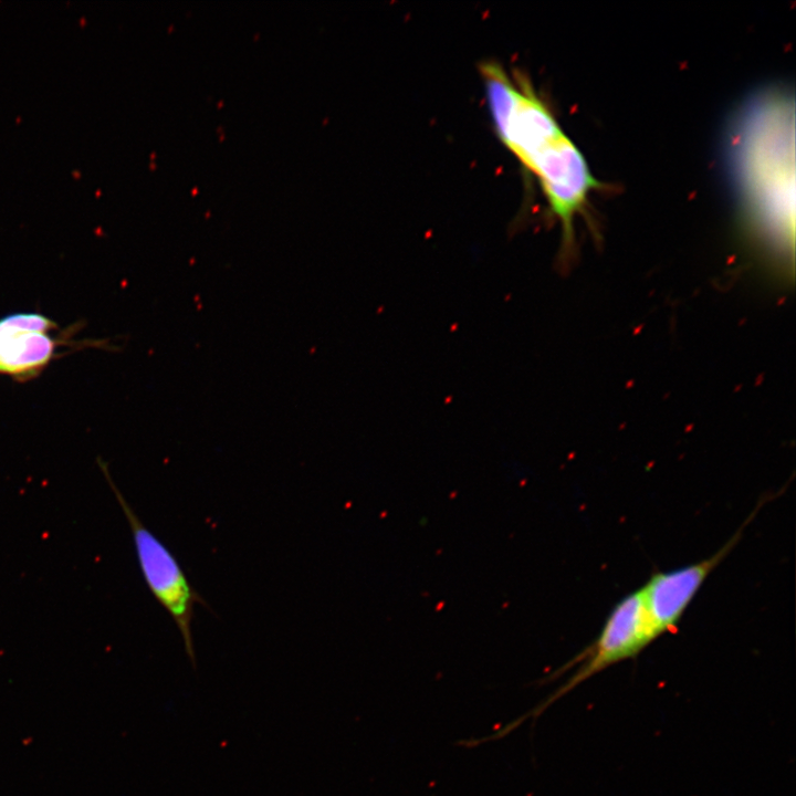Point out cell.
Listing matches in <instances>:
<instances>
[{"instance_id":"7a4b0ae2","label":"cell","mask_w":796,"mask_h":796,"mask_svg":"<svg viewBox=\"0 0 796 796\" xmlns=\"http://www.w3.org/2000/svg\"><path fill=\"white\" fill-rule=\"evenodd\" d=\"M101 469L129 525L144 582L176 624L186 653L196 666L191 622L196 605H206V601L188 580L176 556L138 517L107 468L101 465Z\"/></svg>"},{"instance_id":"5b68a950","label":"cell","mask_w":796,"mask_h":796,"mask_svg":"<svg viewBox=\"0 0 796 796\" xmlns=\"http://www.w3.org/2000/svg\"><path fill=\"white\" fill-rule=\"evenodd\" d=\"M764 502L756 505L742 526L713 555L670 570L656 572L639 588L657 639L678 627L709 575L737 545Z\"/></svg>"},{"instance_id":"8992f818","label":"cell","mask_w":796,"mask_h":796,"mask_svg":"<svg viewBox=\"0 0 796 796\" xmlns=\"http://www.w3.org/2000/svg\"><path fill=\"white\" fill-rule=\"evenodd\" d=\"M55 323L39 313H13L0 318V373L25 377L52 358Z\"/></svg>"},{"instance_id":"6da1fadb","label":"cell","mask_w":796,"mask_h":796,"mask_svg":"<svg viewBox=\"0 0 796 796\" xmlns=\"http://www.w3.org/2000/svg\"><path fill=\"white\" fill-rule=\"evenodd\" d=\"M656 639L641 591L638 588L624 596L611 608L597 638L559 670L547 677L545 682L577 664V669L569 679L533 710L491 734L486 740L503 737L525 720L536 719L552 703L578 684L616 663L636 658Z\"/></svg>"},{"instance_id":"277c9868","label":"cell","mask_w":796,"mask_h":796,"mask_svg":"<svg viewBox=\"0 0 796 796\" xmlns=\"http://www.w3.org/2000/svg\"><path fill=\"white\" fill-rule=\"evenodd\" d=\"M521 166L536 178L551 213L559 222L566 255L574 247V220L585 208L589 192L598 187L596 179L566 134L534 151Z\"/></svg>"},{"instance_id":"3957f363","label":"cell","mask_w":796,"mask_h":796,"mask_svg":"<svg viewBox=\"0 0 796 796\" xmlns=\"http://www.w3.org/2000/svg\"><path fill=\"white\" fill-rule=\"evenodd\" d=\"M761 107V112L754 113L748 119L747 137L742 140L747 143L742 150L745 154L743 159L744 169H747L745 177L748 179L747 187L752 203L760 209L774 211L778 210L782 218L788 221V213L793 216V176H788V116L785 104L775 103L772 107L768 103Z\"/></svg>"}]
</instances>
